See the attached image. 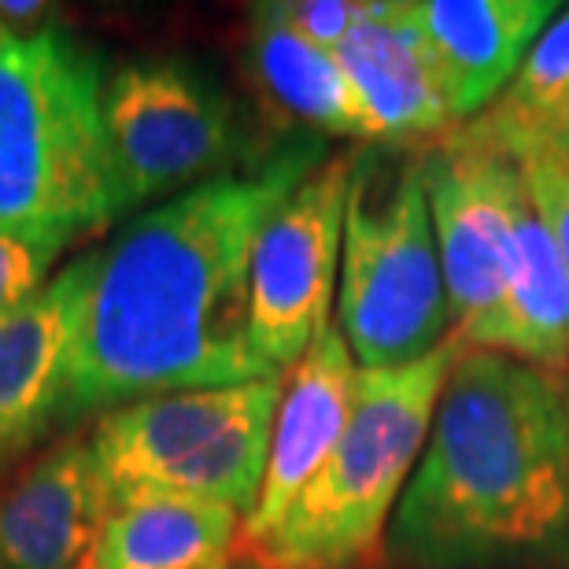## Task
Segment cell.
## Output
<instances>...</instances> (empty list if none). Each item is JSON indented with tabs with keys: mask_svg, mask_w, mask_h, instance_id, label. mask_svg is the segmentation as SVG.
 <instances>
[{
	"mask_svg": "<svg viewBox=\"0 0 569 569\" xmlns=\"http://www.w3.org/2000/svg\"><path fill=\"white\" fill-rule=\"evenodd\" d=\"M326 159V138L303 133L248 170L156 203L104 248L82 252L63 426L278 373L252 345V252L270 214Z\"/></svg>",
	"mask_w": 569,
	"mask_h": 569,
	"instance_id": "1",
	"label": "cell"
},
{
	"mask_svg": "<svg viewBox=\"0 0 569 569\" xmlns=\"http://www.w3.org/2000/svg\"><path fill=\"white\" fill-rule=\"evenodd\" d=\"M407 569H569L562 378L462 351L385 540Z\"/></svg>",
	"mask_w": 569,
	"mask_h": 569,
	"instance_id": "2",
	"label": "cell"
},
{
	"mask_svg": "<svg viewBox=\"0 0 569 569\" xmlns=\"http://www.w3.org/2000/svg\"><path fill=\"white\" fill-rule=\"evenodd\" d=\"M104 56L60 27L0 41V230L63 252L122 219Z\"/></svg>",
	"mask_w": 569,
	"mask_h": 569,
	"instance_id": "3",
	"label": "cell"
},
{
	"mask_svg": "<svg viewBox=\"0 0 569 569\" xmlns=\"http://www.w3.org/2000/svg\"><path fill=\"white\" fill-rule=\"evenodd\" d=\"M459 356L462 348L448 340L407 367L362 370L337 448L281 526L244 559L263 569H359L385 551Z\"/></svg>",
	"mask_w": 569,
	"mask_h": 569,
	"instance_id": "4",
	"label": "cell"
},
{
	"mask_svg": "<svg viewBox=\"0 0 569 569\" xmlns=\"http://www.w3.org/2000/svg\"><path fill=\"white\" fill-rule=\"evenodd\" d=\"M337 329L359 370L407 367L451 340L422 148H359L340 252Z\"/></svg>",
	"mask_w": 569,
	"mask_h": 569,
	"instance_id": "5",
	"label": "cell"
},
{
	"mask_svg": "<svg viewBox=\"0 0 569 569\" xmlns=\"http://www.w3.org/2000/svg\"><path fill=\"white\" fill-rule=\"evenodd\" d=\"M284 373L222 389L167 392L97 418L89 437L111 507L133 496H189L248 521L267 477Z\"/></svg>",
	"mask_w": 569,
	"mask_h": 569,
	"instance_id": "6",
	"label": "cell"
},
{
	"mask_svg": "<svg viewBox=\"0 0 569 569\" xmlns=\"http://www.w3.org/2000/svg\"><path fill=\"white\" fill-rule=\"evenodd\" d=\"M100 111L122 219L233 174L244 148L233 100L203 71L170 56L108 71Z\"/></svg>",
	"mask_w": 569,
	"mask_h": 569,
	"instance_id": "7",
	"label": "cell"
},
{
	"mask_svg": "<svg viewBox=\"0 0 569 569\" xmlns=\"http://www.w3.org/2000/svg\"><path fill=\"white\" fill-rule=\"evenodd\" d=\"M422 174L451 307V340L462 351H485L503 307L518 214L529 200L526 174L518 159L455 133L422 148Z\"/></svg>",
	"mask_w": 569,
	"mask_h": 569,
	"instance_id": "8",
	"label": "cell"
},
{
	"mask_svg": "<svg viewBox=\"0 0 569 569\" xmlns=\"http://www.w3.org/2000/svg\"><path fill=\"white\" fill-rule=\"evenodd\" d=\"M359 148L329 156L270 214L252 252V345L278 373L333 322L348 192Z\"/></svg>",
	"mask_w": 569,
	"mask_h": 569,
	"instance_id": "9",
	"label": "cell"
},
{
	"mask_svg": "<svg viewBox=\"0 0 569 569\" xmlns=\"http://www.w3.org/2000/svg\"><path fill=\"white\" fill-rule=\"evenodd\" d=\"M337 60L359 97L370 144L426 148L455 130L437 63L415 19V0H367Z\"/></svg>",
	"mask_w": 569,
	"mask_h": 569,
	"instance_id": "10",
	"label": "cell"
},
{
	"mask_svg": "<svg viewBox=\"0 0 569 569\" xmlns=\"http://www.w3.org/2000/svg\"><path fill=\"white\" fill-rule=\"evenodd\" d=\"M359 373V362L337 322H329L315 345L307 348V356L284 373L263 492H259V503L244 521L241 555L259 548L281 526L296 496L322 470V462L337 448L340 432L351 418Z\"/></svg>",
	"mask_w": 569,
	"mask_h": 569,
	"instance_id": "11",
	"label": "cell"
},
{
	"mask_svg": "<svg viewBox=\"0 0 569 569\" xmlns=\"http://www.w3.org/2000/svg\"><path fill=\"white\" fill-rule=\"evenodd\" d=\"M108 515L89 437L52 443L0 492V569H82Z\"/></svg>",
	"mask_w": 569,
	"mask_h": 569,
	"instance_id": "12",
	"label": "cell"
},
{
	"mask_svg": "<svg viewBox=\"0 0 569 569\" xmlns=\"http://www.w3.org/2000/svg\"><path fill=\"white\" fill-rule=\"evenodd\" d=\"M82 289L86 259L78 256L0 326V470L63 426Z\"/></svg>",
	"mask_w": 569,
	"mask_h": 569,
	"instance_id": "13",
	"label": "cell"
},
{
	"mask_svg": "<svg viewBox=\"0 0 569 569\" xmlns=\"http://www.w3.org/2000/svg\"><path fill=\"white\" fill-rule=\"evenodd\" d=\"M559 11L555 0H415L455 130L496 104Z\"/></svg>",
	"mask_w": 569,
	"mask_h": 569,
	"instance_id": "14",
	"label": "cell"
},
{
	"mask_svg": "<svg viewBox=\"0 0 569 569\" xmlns=\"http://www.w3.org/2000/svg\"><path fill=\"white\" fill-rule=\"evenodd\" d=\"M244 518L189 496H133L111 507L82 569H233Z\"/></svg>",
	"mask_w": 569,
	"mask_h": 569,
	"instance_id": "15",
	"label": "cell"
},
{
	"mask_svg": "<svg viewBox=\"0 0 569 569\" xmlns=\"http://www.w3.org/2000/svg\"><path fill=\"white\" fill-rule=\"evenodd\" d=\"M485 351L551 373L569 367V267L548 222L532 208V197L518 214L503 307Z\"/></svg>",
	"mask_w": 569,
	"mask_h": 569,
	"instance_id": "16",
	"label": "cell"
},
{
	"mask_svg": "<svg viewBox=\"0 0 569 569\" xmlns=\"http://www.w3.org/2000/svg\"><path fill=\"white\" fill-rule=\"evenodd\" d=\"M252 71L267 97L318 138H367L359 97L351 89L337 52H326L300 38L278 16L274 4L252 11Z\"/></svg>",
	"mask_w": 569,
	"mask_h": 569,
	"instance_id": "17",
	"label": "cell"
},
{
	"mask_svg": "<svg viewBox=\"0 0 569 569\" xmlns=\"http://www.w3.org/2000/svg\"><path fill=\"white\" fill-rule=\"evenodd\" d=\"M569 108V8L548 22L529 56L521 60L518 74L499 93L488 111L473 122L451 130L455 138L492 148L510 159H526L540 148L555 127V119Z\"/></svg>",
	"mask_w": 569,
	"mask_h": 569,
	"instance_id": "18",
	"label": "cell"
},
{
	"mask_svg": "<svg viewBox=\"0 0 569 569\" xmlns=\"http://www.w3.org/2000/svg\"><path fill=\"white\" fill-rule=\"evenodd\" d=\"M56 256L60 252L49 244L0 230V326L52 281Z\"/></svg>",
	"mask_w": 569,
	"mask_h": 569,
	"instance_id": "19",
	"label": "cell"
},
{
	"mask_svg": "<svg viewBox=\"0 0 569 569\" xmlns=\"http://www.w3.org/2000/svg\"><path fill=\"white\" fill-rule=\"evenodd\" d=\"M278 16L326 52H337L359 27L367 0H278Z\"/></svg>",
	"mask_w": 569,
	"mask_h": 569,
	"instance_id": "20",
	"label": "cell"
},
{
	"mask_svg": "<svg viewBox=\"0 0 569 569\" xmlns=\"http://www.w3.org/2000/svg\"><path fill=\"white\" fill-rule=\"evenodd\" d=\"M521 174H526V189L532 197V208L548 222L555 241L562 248V259L569 267V159L566 156H526L521 159Z\"/></svg>",
	"mask_w": 569,
	"mask_h": 569,
	"instance_id": "21",
	"label": "cell"
},
{
	"mask_svg": "<svg viewBox=\"0 0 569 569\" xmlns=\"http://www.w3.org/2000/svg\"><path fill=\"white\" fill-rule=\"evenodd\" d=\"M52 16V4H41V0H0V19L11 30V38H30V33H41Z\"/></svg>",
	"mask_w": 569,
	"mask_h": 569,
	"instance_id": "22",
	"label": "cell"
},
{
	"mask_svg": "<svg viewBox=\"0 0 569 569\" xmlns=\"http://www.w3.org/2000/svg\"><path fill=\"white\" fill-rule=\"evenodd\" d=\"M537 152H548V156H566V159H569V108L562 111L559 119H555V127L548 130V138L540 141ZM537 152H532V156H537ZM518 163H521V159H518Z\"/></svg>",
	"mask_w": 569,
	"mask_h": 569,
	"instance_id": "23",
	"label": "cell"
},
{
	"mask_svg": "<svg viewBox=\"0 0 569 569\" xmlns=\"http://www.w3.org/2000/svg\"><path fill=\"white\" fill-rule=\"evenodd\" d=\"M233 569H263V566H259V562H252V559H244V555H241V562H237Z\"/></svg>",
	"mask_w": 569,
	"mask_h": 569,
	"instance_id": "24",
	"label": "cell"
},
{
	"mask_svg": "<svg viewBox=\"0 0 569 569\" xmlns=\"http://www.w3.org/2000/svg\"><path fill=\"white\" fill-rule=\"evenodd\" d=\"M562 392H566V411H569V367H566V378H562Z\"/></svg>",
	"mask_w": 569,
	"mask_h": 569,
	"instance_id": "25",
	"label": "cell"
},
{
	"mask_svg": "<svg viewBox=\"0 0 569 569\" xmlns=\"http://www.w3.org/2000/svg\"><path fill=\"white\" fill-rule=\"evenodd\" d=\"M11 38V30L4 27V19H0V41H8Z\"/></svg>",
	"mask_w": 569,
	"mask_h": 569,
	"instance_id": "26",
	"label": "cell"
}]
</instances>
